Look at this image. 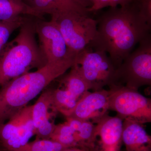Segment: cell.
I'll use <instances>...</instances> for the list:
<instances>
[{"mask_svg":"<svg viewBox=\"0 0 151 151\" xmlns=\"http://www.w3.org/2000/svg\"><path fill=\"white\" fill-rule=\"evenodd\" d=\"M116 85L138 90L151 84V36L141 41L116 70Z\"/></svg>","mask_w":151,"mask_h":151,"instance_id":"8992f818","label":"cell"},{"mask_svg":"<svg viewBox=\"0 0 151 151\" xmlns=\"http://www.w3.org/2000/svg\"><path fill=\"white\" fill-rule=\"evenodd\" d=\"M74 64L90 90L99 91L106 86L117 84L116 69L107 52L89 46L79 52Z\"/></svg>","mask_w":151,"mask_h":151,"instance_id":"5b68a950","label":"cell"},{"mask_svg":"<svg viewBox=\"0 0 151 151\" xmlns=\"http://www.w3.org/2000/svg\"><path fill=\"white\" fill-rule=\"evenodd\" d=\"M62 151H88L86 150L80 148L76 147H67L64 149Z\"/></svg>","mask_w":151,"mask_h":151,"instance_id":"603a6c76","label":"cell"},{"mask_svg":"<svg viewBox=\"0 0 151 151\" xmlns=\"http://www.w3.org/2000/svg\"><path fill=\"white\" fill-rule=\"evenodd\" d=\"M27 16L10 22H0V54L8 42L11 35L23 23Z\"/></svg>","mask_w":151,"mask_h":151,"instance_id":"ffe728a7","label":"cell"},{"mask_svg":"<svg viewBox=\"0 0 151 151\" xmlns=\"http://www.w3.org/2000/svg\"><path fill=\"white\" fill-rule=\"evenodd\" d=\"M36 17L27 15L18 34L0 54V87L10 80L47 64L37 41Z\"/></svg>","mask_w":151,"mask_h":151,"instance_id":"3957f363","label":"cell"},{"mask_svg":"<svg viewBox=\"0 0 151 151\" xmlns=\"http://www.w3.org/2000/svg\"><path fill=\"white\" fill-rule=\"evenodd\" d=\"M66 74L64 73L56 80L58 84L69 90L77 98L80 99L87 91L90 90L75 64L70 68Z\"/></svg>","mask_w":151,"mask_h":151,"instance_id":"e0dca14e","label":"cell"},{"mask_svg":"<svg viewBox=\"0 0 151 151\" xmlns=\"http://www.w3.org/2000/svg\"><path fill=\"white\" fill-rule=\"evenodd\" d=\"M66 147L51 139H39L29 142L18 151H62Z\"/></svg>","mask_w":151,"mask_h":151,"instance_id":"d6986e66","label":"cell"},{"mask_svg":"<svg viewBox=\"0 0 151 151\" xmlns=\"http://www.w3.org/2000/svg\"><path fill=\"white\" fill-rule=\"evenodd\" d=\"M33 105H28L0 124V151H18L35 134Z\"/></svg>","mask_w":151,"mask_h":151,"instance_id":"ba28073f","label":"cell"},{"mask_svg":"<svg viewBox=\"0 0 151 151\" xmlns=\"http://www.w3.org/2000/svg\"><path fill=\"white\" fill-rule=\"evenodd\" d=\"M74 65L49 63L35 71L14 78L0 87V124L27 106L50 84Z\"/></svg>","mask_w":151,"mask_h":151,"instance_id":"7a4b0ae2","label":"cell"},{"mask_svg":"<svg viewBox=\"0 0 151 151\" xmlns=\"http://www.w3.org/2000/svg\"><path fill=\"white\" fill-rule=\"evenodd\" d=\"M132 0H94L92 6L88 9L89 12L92 13L105 8L115 7L125 5Z\"/></svg>","mask_w":151,"mask_h":151,"instance_id":"44dd1931","label":"cell"},{"mask_svg":"<svg viewBox=\"0 0 151 151\" xmlns=\"http://www.w3.org/2000/svg\"><path fill=\"white\" fill-rule=\"evenodd\" d=\"M66 122L58 124L57 128V133L61 142L68 147L94 151L95 124L71 117H66Z\"/></svg>","mask_w":151,"mask_h":151,"instance_id":"30bf717a","label":"cell"},{"mask_svg":"<svg viewBox=\"0 0 151 151\" xmlns=\"http://www.w3.org/2000/svg\"><path fill=\"white\" fill-rule=\"evenodd\" d=\"M124 120L106 115L95 124L94 151H120Z\"/></svg>","mask_w":151,"mask_h":151,"instance_id":"7c38bea8","label":"cell"},{"mask_svg":"<svg viewBox=\"0 0 151 151\" xmlns=\"http://www.w3.org/2000/svg\"><path fill=\"white\" fill-rule=\"evenodd\" d=\"M40 18L44 15H51L58 11L81 6L75 0H22Z\"/></svg>","mask_w":151,"mask_h":151,"instance_id":"2e32d148","label":"cell"},{"mask_svg":"<svg viewBox=\"0 0 151 151\" xmlns=\"http://www.w3.org/2000/svg\"><path fill=\"white\" fill-rule=\"evenodd\" d=\"M75 1L81 6L88 9L92 6V2L94 0H75Z\"/></svg>","mask_w":151,"mask_h":151,"instance_id":"7402d4cb","label":"cell"},{"mask_svg":"<svg viewBox=\"0 0 151 151\" xmlns=\"http://www.w3.org/2000/svg\"><path fill=\"white\" fill-rule=\"evenodd\" d=\"M109 92L105 89L87 91L78 101L70 116L74 119L95 124L108 115ZM66 118V117H65Z\"/></svg>","mask_w":151,"mask_h":151,"instance_id":"8fae6325","label":"cell"},{"mask_svg":"<svg viewBox=\"0 0 151 151\" xmlns=\"http://www.w3.org/2000/svg\"><path fill=\"white\" fill-rule=\"evenodd\" d=\"M91 46L107 52L116 70L135 47L150 35L151 0H132L109 7L99 18Z\"/></svg>","mask_w":151,"mask_h":151,"instance_id":"6da1fadb","label":"cell"},{"mask_svg":"<svg viewBox=\"0 0 151 151\" xmlns=\"http://www.w3.org/2000/svg\"><path fill=\"white\" fill-rule=\"evenodd\" d=\"M24 15L39 18L22 0H0V22L12 21Z\"/></svg>","mask_w":151,"mask_h":151,"instance_id":"ac0fdd59","label":"cell"},{"mask_svg":"<svg viewBox=\"0 0 151 151\" xmlns=\"http://www.w3.org/2000/svg\"><path fill=\"white\" fill-rule=\"evenodd\" d=\"M109 110L123 120L144 124L151 122V100L138 90L122 85L109 86Z\"/></svg>","mask_w":151,"mask_h":151,"instance_id":"52a82bcc","label":"cell"},{"mask_svg":"<svg viewBox=\"0 0 151 151\" xmlns=\"http://www.w3.org/2000/svg\"><path fill=\"white\" fill-rule=\"evenodd\" d=\"M35 26L39 45L47 63H75L76 56L70 51L61 32L52 21L36 17Z\"/></svg>","mask_w":151,"mask_h":151,"instance_id":"9c48e42d","label":"cell"},{"mask_svg":"<svg viewBox=\"0 0 151 151\" xmlns=\"http://www.w3.org/2000/svg\"><path fill=\"white\" fill-rule=\"evenodd\" d=\"M122 139L127 151H151V137L145 130L143 124L124 120Z\"/></svg>","mask_w":151,"mask_h":151,"instance_id":"5bb4252c","label":"cell"},{"mask_svg":"<svg viewBox=\"0 0 151 151\" xmlns=\"http://www.w3.org/2000/svg\"><path fill=\"white\" fill-rule=\"evenodd\" d=\"M80 100L59 84L57 87H52V109L55 112L61 113L65 117L70 116Z\"/></svg>","mask_w":151,"mask_h":151,"instance_id":"9a60e30c","label":"cell"},{"mask_svg":"<svg viewBox=\"0 0 151 151\" xmlns=\"http://www.w3.org/2000/svg\"><path fill=\"white\" fill-rule=\"evenodd\" d=\"M57 114L52 106V87H47L33 105L32 119L37 139H50L56 126L52 119Z\"/></svg>","mask_w":151,"mask_h":151,"instance_id":"4fadbf2b","label":"cell"},{"mask_svg":"<svg viewBox=\"0 0 151 151\" xmlns=\"http://www.w3.org/2000/svg\"><path fill=\"white\" fill-rule=\"evenodd\" d=\"M87 9L76 7L63 9L52 14L55 24L70 51L76 56L92 45L97 37V20L90 16Z\"/></svg>","mask_w":151,"mask_h":151,"instance_id":"277c9868","label":"cell"}]
</instances>
